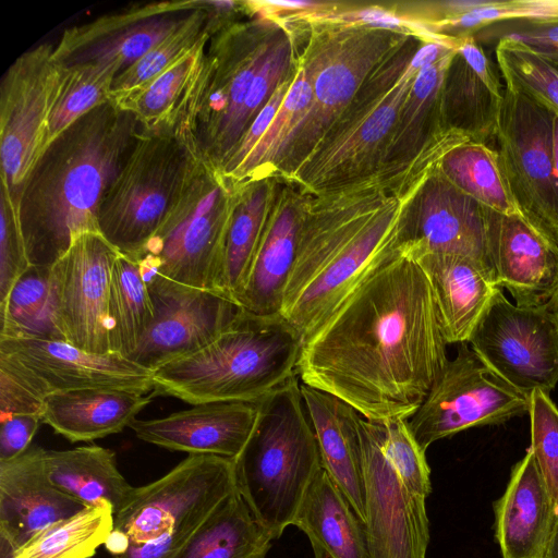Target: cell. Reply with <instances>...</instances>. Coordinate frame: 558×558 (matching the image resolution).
<instances>
[{"mask_svg": "<svg viewBox=\"0 0 558 558\" xmlns=\"http://www.w3.org/2000/svg\"><path fill=\"white\" fill-rule=\"evenodd\" d=\"M207 41L199 44L157 77L111 98V101L131 112L145 131L179 128L203 66Z\"/></svg>", "mask_w": 558, "mask_h": 558, "instance_id": "35", "label": "cell"}, {"mask_svg": "<svg viewBox=\"0 0 558 558\" xmlns=\"http://www.w3.org/2000/svg\"><path fill=\"white\" fill-rule=\"evenodd\" d=\"M154 319V306L138 259L117 257L108 301L109 337L112 353L129 359Z\"/></svg>", "mask_w": 558, "mask_h": 558, "instance_id": "37", "label": "cell"}, {"mask_svg": "<svg viewBox=\"0 0 558 558\" xmlns=\"http://www.w3.org/2000/svg\"><path fill=\"white\" fill-rule=\"evenodd\" d=\"M198 11L178 31L151 48L137 62L113 80L111 98L134 89L168 70L199 44L209 39L207 13L199 0Z\"/></svg>", "mask_w": 558, "mask_h": 558, "instance_id": "44", "label": "cell"}, {"mask_svg": "<svg viewBox=\"0 0 558 558\" xmlns=\"http://www.w3.org/2000/svg\"><path fill=\"white\" fill-rule=\"evenodd\" d=\"M306 192L277 178L267 221L236 303L257 316L280 315L304 218Z\"/></svg>", "mask_w": 558, "mask_h": 558, "instance_id": "24", "label": "cell"}, {"mask_svg": "<svg viewBox=\"0 0 558 558\" xmlns=\"http://www.w3.org/2000/svg\"><path fill=\"white\" fill-rule=\"evenodd\" d=\"M119 254L101 233L86 232L50 268L58 328L65 341L92 353H112L108 301Z\"/></svg>", "mask_w": 558, "mask_h": 558, "instance_id": "19", "label": "cell"}, {"mask_svg": "<svg viewBox=\"0 0 558 558\" xmlns=\"http://www.w3.org/2000/svg\"><path fill=\"white\" fill-rule=\"evenodd\" d=\"M495 52L505 83L527 93L558 114V61L509 36L498 38Z\"/></svg>", "mask_w": 558, "mask_h": 558, "instance_id": "43", "label": "cell"}, {"mask_svg": "<svg viewBox=\"0 0 558 558\" xmlns=\"http://www.w3.org/2000/svg\"><path fill=\"white\" fill-rule=\"evenodd\" d=\"M142 126L111 100L93 109L44 150L28 174L16 217L29 264L51 267L73 239L99 232V209Z\"/></svg>", "mask_w": 558, "mask_h": 558, "instance_id": "3", "label": "cell"}, {"mask_svg": "<svg viewBox=\"0 0 558 558\" xmlns=\"http://www.w3.org/2000/svg\"><path fill=\"white\" fill-rule=\"evenodd\" d=\"M531 446L550 493L558 515V409L549 395L535 390L530 395Z\"/></svg>", "mask_w": 558, "mask_h": 558, "instance_id": "46", "label": "cell"}, {"mask_svg": "<svg viewBox=\"0 0 558 558\" xmlns=\"http://www.w3.org/2000/svg\"><path fill=\"white\" fill-rule=\"evenodd\" d=\"M274 541L236 489L207 517L177 558H266Z\"/></svg>", "mask_w": 558, "mask_h": 558, "instance_id": "36", "label": "cell"}, {"mask_svg": "<svg viewBox=\"0 0 558 558\" xmlns=\"http://www.w3.org/2000/svg\"><path fill=\"white\" fill-rule=\"evenodd\" d=\"M505 87L496 65L475 37L461 40L442 83L441 120L445 129L488 145L496 140Z\"/></svg>", "mask_w": 558, "mask_h": 558, "instance_id": "26", "label": "cell"}, {"mask_svg": "<svg viewBox=\"0 0 558 558\" xmlns=\"http://www.w3.org/2000/svg\"><path fill=\"white\" fill-rule=\"evenodd\" d=\"M304 404L314 429L323 468L365 522V487L359 433L361 414L328 392L301 383Z\"/></svg>", "mask_w": 558, "mask_h": 558, "instance_id": "29", "label": "cell"}, {"mask_svg": "<svg viewBox=\"0 0 558 558\" xmlns=\"http://www.w3.org/2000/svg\"><path fill=\"white\" fill-rule=\"evenodd\" d=\"M51 267L31 265L0 304V339L64 340L56 316Z\"/></svg>", "mask_w": 558, "mask_h": 558, "instance_id": "39", "label": "cell"}, {"mask_svg": "<svg viewBox=\"0 0 558 558\" xmlns=\"http://www.w3.org/2000/svg\"><path fill=\"white\" fill-rule=\"evenodd\" d=\"M199 7V0L135 4L69 27L54 45L53 59L62 68L90 65L118 76L182 27Z\"/></svg>", "mask_w": 558, "mask_h": 558, "instance_id": "17", "label": "cell"}, {"mask_svg": "<svg viewBox=\"0 0 558 558\" xmlns=\"http://www.w3.org/2000/svg\"><path fill=\"white\" fill-rule=\"evenodd\" d=\"M499 35L520 40L535 51L558 61V25L514 23V27L501 31Z\"/></svg>", "mask_w": 558, "mask_h": 558, "instance_id": "51", "label": "cell"}, {"mask_svg": "<svg viewBox=\"0 0 558 558\" xmlns=\"http://www.w3.org/2000/svg\"><path fill=\"white\" fill-rule=\"evenodd\" d=\"M407 196L391 195L378 178L323 194L306 193L280 312L302 344L398 247Z\"/></svg>", "mask_w": 558, "mask_h": 558, "instance_id": "2", "label": "cell"}, {"mask_svg": "<svg viewBox=\"0 0 558 558\" xmlns=\"http://www.w3.org/2000/svg\"><path fill=\"white\" fill-rule=\"evenodd\" d=\"M529 405V396L501 379L462 342L408 423L426 451L435 441L468 428L523 415Z\"/></svg>", "mask_w": 558, "mask_h": 558, "instance_id": "14", "label": "cell"}, {"mask_svg": "<svg viewBox=\"0 0 558 558\" xmlns=\"http://www.w3.org/2000/svg\"><path fill=\"white\" fill-rule=\"evenodd\" d=\"M379 423L385 451L403 484L412 493L427 498L432 493L430 469L408 420L393 417Z\"/></svg>", "mask_w": 558, "mask_h": 558, "instance_id": "45", "label": "cell"}, {"mask_svg": "<svg viewBox=\"0 0 558 558\" xmlns=\"http://www.w3.org/2000/svg\"><path fill=\"white\" fill-rule=\"evenodd\" d=\"M494 510L495 536L502 558H543L555 510L530 447L512 468L508 486Z\"/></svg>", "mask_w": 558, "mask_h": 558, "instance_id": "27", "label": "cell"}, {"mask_svg": "<svg viewBox=\"0 0 558 558\" xmlns=\"http://www.w3.org/2000/svg\"><path fill=\"white\" fill-rule=\"evenodd\" d=\"M545 104L506 83L496 135L500 167L521 218L558 247V177Z\"/></svg>", "mask_w": 558, "mask_h": 558, "instance_id": "12", "label": "cell"}, {"mask_svg": "<svg viewBox=\"0 0 558 558\" xmlns=\"http://www.w3.org/2000/svg\"><path fill=\"white\" fill-rule=\"evenodd\" d=\"M281 26L253 15L207 41L201 73L181 124L199 158L219 171L238 144L236 122L250 87Z\"/></svg>", "mask_w": 558, "mask_h": 558, "instance_id": "9", "label": "cell"}, {"mask_svg": "<svg viewBox=\"0 0 558 558\" xmlns=\"http://www.w3.org/2000/svg\"><path fill=\"white\" fill-rule=\"evenodd\" d=\"M44 450L31 446L20 457L0 461L1 558H8L44 529L86 508L50 483Z\"/></svg>", "mask_w": 558, "mask_h": 558, "instance_id": "23", "label": "cell"}, {"mask_svg": "<svg viewBox=\"0 0 558 558\" xmlns=\"http://www.w3.org/2000/svg\"><path fill=\"white\" fill-rule=\"evenodd\" d=\"M258 411V401L198 403L161 418H135L130 428L138 439L169 450L235 460L254 430Z\"/></svg>", "mask_w": 558, "mask_h": 558, "instance_id": "25", "label": "cell"}, {"mask_svg": "<svg viewBox=\"0 0 558 558\" xmlns=\"http://www.w3.org/2000/svg\"><path fill=\"white\" fill-rule=\"evenodd\" d=\"M277 178H262L234 187L216 291L236 303L260 241Z\"/></svg>", "mask_w": 558, "mask_h": 558, "instance_id": "34", "label": "cell"}, {"mask_svg": "<svg viewBox=\"0 0 558 558\" xmlns=\"http://www.w3.org/2000/svg\"><path fill=\"white\" fill-rule=\"evenodd\" d=\"M447 344L425 272L397 247L302 344L296 375L366 420H409L448 364Z\"/></svg>", "mask_w": 558, "mask_h": 558, "instance_id": "1", "label": "cell"}, {"mask_svg": "<svg viewBox=\"0 0 558 558\" xmlns=\"http://www.w3.org/2000/svg\"><path fill=\"white\" fill-rule=\"evenodd\" d=\"M468 343L501 379L530 397L558 383V322L548 305L519 306L498 288Z\"/></svg>", "mask_w": 558, "mask_h": 558, "instance_id": "15", "label": "cell"}, {"mask_svg": "<svg viewBox=\"0 0 558 558\" xmlns=\"http://www.w3.org/2000/svg\"><path fill=\"white\" fill-rule=\"evenodd\" d=\"M44 399L5 365L0 364V418L15 414L41 415Z\"/></svg>", "mask_w": 558, "mask_h": 558, "instance_id": "49", "label": "cell"}, {"mask_svg": "<svg viewBox=\"0 0 558 558\" xmlns=\"http://www.w3.org/2000/svg\"><path fill=\"white\" fill-rule=\"evenodd\" d=\"M199 160L187 133L142 129L102 199L98 219L102 236L121 254L137 256Z\"/></svg>", "mask_w": 558, "mask_h": 558, "instance_id": "10", "label": "cell"}, {"mask_svg": "<svg viewBox=\"0 0 558 558\" xmlns=\"http://www.w3.org/2000/svg\"><path fill=\"white\" fill-rule=\"evenodd\" d=\"M233 203L234 187L201 159L134 258L177 282L216 291Z\"/></svg>", "mask_w": 558, "mask_h": 558, "instance_id": "11", "label": "cell"}, {"mask_svg": "<svg viewBox=\"0 0 558 558\" xmlns=\"http://www.w3.org/2000/svg\"><path fill=\"white\" fill-rule=\"evenodd\" d=\"M302 340L281 316L243 311L208 345L153 372V393L193 404L257 402L296 375Z\"/></svg>", "mask_w": 558, "mask_h": 558, "instance_id": "4", "label": "cell"}, {"mask_svg": "<svg viewBox=\"0 0 558 558\" xmlns=\"http://www.w3.org/2000/svg\"><path fill=\"white\" fill-rule=\"evenodd\" d=\"M5 365L43 398L81 389L153 391V372L117 353L97 354L65 340L0 339Z\"/></svg>", "mask_w": 558, "mask_h": 558, "instance_id": "20", "label": "cell"}, {"mask_svg": "<svg viewBox=\"0 0 558 558\" xmlns=\"http://www.w3.org/2000/svg\"><path fill=\"white\" fill-rule=\"evenodd\" d=\"M411 257L429 281L447 342H468L499 288L492 272L460 255L422 253Z\"/></svg>", "mask_w": 558, "mask_h": 558, "instance_id": "30", "label": "cell"}, {"mask_svg": "<svg viewBox=\"0 0 558 558\" xmlns=\"http://www.w3.org/2000/svg\"><path fill=\"white\" fill-rule=\"evenodd\" d=\"M292 525L307 536L314 558H368L364 523L324 468L308 486Z\"/></svg>", "mask_w": 558, "mask_h": 558, "instance_id": "32", "label": "cell"}, {"mask_svg": "<svg viewBox=\"0 0 558 558\" xmlns=\"http://www.w3.org/2000/svg\"><path fill=\"white\" fill-rule=\"evenodd\" d=\"M486 246L494 280L519 306L548 304L558 292V247L520 216L485 207Z\"/></svg>", "mask_w": 558, "mask_h": 558, "instance_id": "22", "label": "cell"}, {"mask_svg": "<svg viewBox=\"0 0 558 558\" xmlns=\"http://www.w3.org/2000/svg\"><path fill=\"white\" fill-rule=\"evenodd\" d=\"M31 266L21 227L14 210L0 194V304L10 293L15 281Z\"/></svg>", "mask_w": 558, "mask_h": 558, "instance_id": "47", "label": "cell"}, {"mask_svg": "<svg viewBox=\"0 0 558 558\" xmlns=\"http://www.w3.org/2000/svg\"><path fill=\"white\" fill-rule=\"evenodd\" d=\"M411 35L357 25L307 24L300 51L312 99L293 129L275 178L289 181L350 106L371 73Z\"/></svg>", "mask_w": 558, "mask_h": 558, "instance_id": "7", "label": "cell"}, {"mask_svg": "<svg viewBox=\"0 0 558 558\" xmlns=\"http://www.w3.org/2000/svg\"><path fill=\"white\" fill-rule=\"evenodd\" d=\"M407 195L398 227L400 250L411 256H464L493 275L486 246L485 206L456 187L436 166Z\"/></svg>", "mask_w": 558, "mask_h": 558, "instance_id": "21", "label": "cell"}, {"mask_svg": "<svg viewBox=\"0 0 558 558\" xmlns=\"http://www.w3.org/2000/svg\"><path fill=\"white\" fill-rule=\"evenodd\" d=\"M365 487L368 558H426L425 500L403 484L387 456L379 422L359 418Z\"/></svg>", "mask_w": 558, "mask_h": 558, "instance_id": "18", "label": "cell"}, {"mask_svg": "<svg viewBox=\"0 0 558 558\" xmlns=\"http://www.w3.org/2000/svg\"><path fill=\"white\" fill-rule=\"evenodd\" d=\"M550 311L554 313V315L557 318L558 322V292L554 296V299L547 304Z\"/></svg>", "mask_w": 558, "mask_h": 558, "instance_id": "54", "label": "cell"}, {"mask_svg": "<svg viewBox=\"0 0 558 558\" xmlns=\"http://www.w3.org/2000/svg\"><path fill=\"white\" fill-rule=\"evenodd\" d=\"M293 78L281 84L240 138L234 151L220 172L223 177L232 173L248 156L272 123L290 89Z\"/></svg>", "mask_w": 558, "mask_h": 558, "instance_id": "48", "label": "cell"}, {"mask_svg": "<svg viewBox=\"0 0 558 558\" xmlns=\"http://www.w3.org/2000/svg\"><path fill=\"white\" fill-rule=\"evenodd\" d=\"M236 490L233 459L189 454L162 477L134 487L114 513L105 548L118 556L151 544L173 558L207 517Z\"/></svg>", "mask_w": 558, "mask_h": 558, "instance_id": "8", "label": "cell"}, {"mask_svg": "<svg viewBox=\"0 0 558 558\" xmlns=\"http://www.w3.org/2000/svg\"><path fill=\"white\" fill-rule=\"evenodd\" d=\"M311 99L310 74L299 50L296 73L281 108L265 135L244 161L232 173L225 177L229 185L236 186L256 179L275 178L288 140L306 112Z\"/></svg>", "mask_w": 558, "mask_h": 558, "instance_id": "41", "label": "cell"}, {"mask_svg": "<svg viewBox=\"0 0 558 558\" xmlns=\"http://www.w3.org/2000/svg\"><path fill=\"white\" fill-rule=\"evenodd\" d=\"M254 430L234 460L236 489L275 541L292 525L323 468L298 375L258 401Z\"/></svg>", "mask_w": 558, "mask_h": 558, "instance_id": "6", "label": "cell"}, {"mask_svg": "<svg viewBox=\"0 0 558 558\" xmlns=\"http://www.w3.org/2000/svg\"><path fill=\"white\" fill-rule=\"evenodd\" d=\"M553 156L555 170L558 177V114L553 120Z\"/></svg>", "mask_w": 558, "mask_h": 558, "instance_id": "53", "label": "cell"}, {"mask_svg": "<svg viewBox=\"0 0 558 558\" xmlns=\"http://www.w3.org/2000/svg\"><path fill=\"white\" fill-rule=\"evenodd\" d=\"M140 262V260H138ZM154 306V319L129 356L151 372L208 345L243 313L226 295L177 282L140 262Z\"/></svg>", "mask_w": 558, "mask_h": 558, "instance_id": "16", "label": "cell"}, {"mask_svg": "<svg viewBox=\"0 0 558 558\" xmlns=\"http://www.w3.org/2000/svg\"><path fill=\"white\" fill-rule=\"evenodd\" d=\"M153 397L110 388L54 392L45 397L41 418L71 442L92 441L130 427Z\"/></svg>", "mask_w": 558, "mask_h": 558, "instance_id": "31", "label": "cell"}, {"mask_svg": "<svg viewBox=\"0 0 558 558\" xmlns=\"http://www.w3.org/2000/svg\"><path fill=\"white\" fill-rule=\"evenodd\" d=\"M543 558H558V515L554 518V523Z\"/></svg>", "mask_w": 558, "mask_h": 558, "instance_id": "52", "label": "cell"}, {"mask_svg": "<svg viewBox=\"0 0 558 558\" xmlns=\"http://www.w3.org/2000/svg\"><path fill=\"white\" fill-rule=\"evenodd\" d=\"M44 465L50 483L85 507L109 504L116 513L134 488L119 471L116 453L97 445L45 449Z\"/></svg>", "mask_w": 558, "mask_h": 558, "instance_id": "33", "label": "cell"}, {"mask_svg": "<svg viewBox=\"0 0 558 558\" xmlns=\"http://www.w3.org/2000/svg\"><path fill=\"white\" fill-rule=\"evenodd\" d=\"M43 423L39 414H15L0 418V461L23 454Z\"/></svg>", "mask_w": 558, "mask_h": 558, "instance_id": "50", "label": "cell"}, {"mask_svg": "<svg viewBox=\"0 0 558 558\" xmlns=\"http://www.w3.org/2000/svg\"><path fill=\"white\" fill-rule=\"evenodd\" d=\"M436 168L481 205L500 214L520 216L507 186L497 149L482 143L464 142L448 150Z\"/></svg>", "mask_w": 558, "mask_h": 558, "instance_id": "38", "label": "cell"}, {"mask_svg": "<svg viewBox=\"0 0 558 558\" xmlns=\"http://www.w3.org/2000/svg\"><path fill=\"white\" fill-rule=\"evenodd\" d=\"M114 75L90 65L62 68L49 116L45 149L76 120L110 101Z\"/></svg>", "mask_w": 558, "mask_h": 558, "instance_id": "42", "label": "cell"}, {"mask_svg": "<svg viewBox=\"0 0 558 558\" xmlns=\"http://www.w3.org/2000/svg\"><path fill=\"white\" fill-rule=\"evenodd\" d=\"M410 5L400 11L422 40L475 37L507 23L558 25V0H446Z\"/></svg>", "mask_w": 558, "mask_h": 558, "instance_id": "28", "label": "cell"}, {"mask_svg": "<svg viewBox=\"0 0 558 558\" xmlns=\"http://www.w3.org/2000/svg\"><path fill=\"white\" fill-rule=\"evenodd\" d=\"M109 504L86 507L28 539L8 558H93L113 529Z\"/></svg>", "mask_w": 558, "mask_h": 558, "instance_id": "40", "label": "cell"}, {"mask_svg": "<svg viewBox=\"0 0 558 558\" xmlns=\"http://www.w3.org/2000/svg\"><path fill=\"white\" fill-rule=\"evenodd\" d=\"M53 48V44H41L22 53L0 84L1 192L15 215L22 187L45 150L62 75Z\"/></svg>", "mask_w": 558, "mask_h": 558, "instance_id": "13", "label": "cell"}, {"mask_svg": "<svg viewBox=\"0 0 558 558\" xmlns=\"http://www.w3.org/2000/svg\"><path fill=\"white\" fill-rule=\"evenodd\" d=\"M409 38L365 80L350 106L311 157L288 181L311 194H323L377 178L388 142L410 87L433 64Z\"/></svg>", "mask_w": 558, "mask_h": 558, "instance_id": "5", "label": "cell"}]
</instances>
